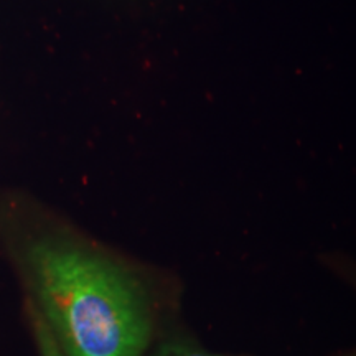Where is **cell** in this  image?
I'll return each mask as SVG.
<instances>
[{
  "mask_svg": "<svg viewBox=\"0 0 356 356\" xmlns=\"http://www.w3.org/2000/svg\"><path fill=\"white\" fill-rule=\"evenodd\" d=\"M149 356H229L204 348L188 333L172 332L149 350Z\"/></svg>",
  "mask_w": 356,
  "mask_h": 356,
  "instance_id": "7a4b0ae2",
  "label": "cell"
},
{
  "mask_svg": "<svg viewBox=\"0 0 356 356\" xmlns=\"http://www.w3.org/2000/svg\"><path fill=\"white\" fill-rule=\"evenodd\" d=\"M15 254L63 356H145L165 293L152 270L70 229L25 238Z\"/></svg>",
  "mask_w": 356,
  "mask_h": 356,
  "instance_id": "6da1fadb",
  "label": "cell"
}]
</instances>
